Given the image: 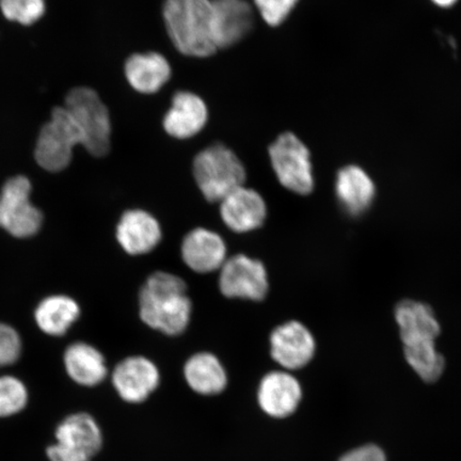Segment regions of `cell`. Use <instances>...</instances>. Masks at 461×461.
Here are the masks:
<instances>
[{
	"label": "cell",
	"instance_id": "obj_1",
	"mask_svg": "<svg viewBox=\"0 0 461 461\" xmlns=\"http://www.w3.org/2000/svg\"><path fill=\"white\" fill-rule=\"evenodd\" d=\"M192 311L185 281L175 274L153 273L140 288V319L154 330L180 336L187 330Z\"/></svg>",
	"mask_w": 461,
	"mask_h": 461
},
{
	"label": "cell",
	"instance_id": "obj_2",
	"mask_svg": "<svg viewBox=\"0 0 461 461\" xmlns=\"http://www.w3.org/2000/svg\"><path fill=\"white\" fill-rule=\"evenodd\" d=\"M164 20L181 54L205 58L216 53L212 0H165Z\"/></svg>",
	"mask_w": 461,
	"mask_h": 461
},
{
	"label": "cell",
	"instance_id": "obj_3",
	"mask_svg": "<svg viewBox=\"0 0 461 461\" xmlns=\"http://www.w3.org/2000/svg\"><path fill=\"white\" fill-rule=\"evenodd\" d=\"M193 172L200 192L210 202H221L244 186L247 177L238 155L221 143L202 149L194 159Z\"/></svg>",
	"mask_w": 461,
	"mask_h": 461
},
{
	"label": "cell",
	"instance_id": "obj_4",
	"mask_svg": "<svg viewBox=\"0 0 461 461\" xmlns=\"http://www.w3.org/2000/svg\"><path fill=\"white\" fill-rule=\"evenodd\" d=\"M63 107L82 132L86 151L95 158L106 157L112 148V120L100 95L88 86H77L67 95Z\"/></svg>",
	"mask_w": 461,
	"mask_h": 461
},
{
	"label": "cell",
	"instance_id": "obj_5",
	"mask_svg": "<svg viewBox=\"0 0 461 461\" xmlns=\"http://www.w3.org/2000/svg\"><path fill=\"white\" fill-rule=\"evenodd\" d=\"M82 144V132L71 113L65 107H55L40 130L34 158L42 169L61 172L70 166L73 149Z\"/></svg>",
	"mask_w": 461,
	"mask_h": 461
},
{
	"label": "cell",
	"instance_id": "obj_6",
	"mask_svg": "<svg viewBox=\"0 0 461 461\" xmlns=\"http://www.w3.org/2000/svg\"><path fill=\"white\" fill-rule=\"evenodd\" d=\"M270 163L282 186L290 192L308 195L315 186L310 149L297 135L284 132L268 149Z\"/></svg>",
	"mask_w": 461,
	"mask_h": 461
},
{
	"label": "cell",
	"instance_id": "obj_7",
	"mask_svg": "<svg viewBox=\"0 0 461 461\" xmlns=\"http://www.w3.org/2000/svg\"><path fill=\"white\" fill-rule=\"evenodd\" d=\"M57 443L46 449L50 461H91L101 452L103 432L89 413L78 412L58 425Z\"/></svg>",
	"mask_w": 461,
	"mask_h": 461
},
{
	"label": "cell",
	"instance_id": "obj_8",
	"mask_svg": "<svg viewBox=\"0 0 461 461\" xmlns=\"http://www.w3.org/2000/svg\"><path fill=\"white\" fill-rule=\"evenodd\" d=\"M32 189L29 178L16 176L0 193V228L17 239L32 238L42 227V212L32 203Z\"/></svg>",
	"mask_w": 461,
	"mask_h": 461
},
{
	"label": "cell",
	"instance_id": "obj_9",
	"mask_svg": "<svg viewBox=\"0 0 461 461\" xmlns=\"http://www.w3.org/2000/svg\"><path fill=\"white\" fill-rule=\"evenodd\" d=\"M218 285L224 297L252 302L263 301L269 291L267 267L245 255L227 258L219 273Z\"/></svg>",
	"mask_w": 461,
	"mask_h": 461
},
{
	"label": "cell",
	"instance_id": "obj_10",
	"mask_svg": "<svg viewBox=\"0 0 461 461\" xmlns=\"http://www.w3.org/2000/svg\"><path fill=\"white\" fill-rule=\"evenodd\" d=\"M112 382L121 400L141 403L158 388L160 373L157 365L146 357L131 356L114 366Z\"/></svg>",
	"mask_w": 461,
	"mask_h": 461
},
{
	"label": "cell",
	"instance_id": "obj_11",
	"mask_svg": "<svg viewBox=\"0 0 461 461\" xmlns=\"http://www.w3.org/2000/svg\"><path fill=\"white\" fill-rule=\"evenodd\" d=\"M269 343L273 360L286 371L301 370L316 353L313 334L297 321L276 327L270 334Z\"/></svg>",
	"mask_w": 461,
	"mask_h": 461
},
{
	"label": "cell",
	"instance_id": "obj_12",
	"mask_svg": "<svg viewBox=\"0 0 461 461\" xmlns=\"http://www.w3.org/2000/svg\"><path fill=\"white\" fill-rule=\"evenodd\" d=\"M258 403L270 418L285 419L297 411L303 389L298 380L286 371L270 372L258 388Z\"/></svg>",
	"mask_w": 461,
	"mask_h": 461
},
{
	"label": "cell",
	"instance_id": "obj_13",
	"mask_svg": "<svg viewBox=\"0 0 461 461\" xmlns=\"http://www.w3.org/2000/svg\"><path fill=\"white\" fill-rule=\"evenodd\" d=\"M221 216L233 232H252L261 228L267 221V202L257 190L244 185L233 190L221 201Z\"/></svg>",
	"mask_w": 461,
	"mask_h": 461
},
{
	"label": "cell",
	"instance_id": "obj_14",
	"mask_svg": "<svg viewBox=\"0 0 461 461\" xmlns=\"http://www.w3.org/2000/svg\"><path fill=\"white\" fill-rule=\"evenodd\" d=\"M212 5L217 50L240 43L255 24L252 5L247 0H212Z\"/></svg>",
	"mask_w": 461,
	"mask_h": 461
},
{
	"label": "cell",
	"instance_id": "obj_15",
	"mask_svg": "<svg viewBox=\"0 0 461 461\" xmlns=\"http://www.w3.org/2000/svg\"><path fill=\"white\" fill-rule=\"evenodd\" d=\"M181 255L186 267L198 274L221 270L227 261L226 241L214 230L195 228L184 238Z\"/></svg>",
	"mask_w": 461,
	"mask_h": 461
},
{
	"label": "cell",
	"instance_id": "obj_16",
	"mask_svg": "<svg viewBox=\"0 0 461 461\" xmlns=\"http://www.w3.org/2000/svg\"><path fill=\"white\" fill-rule=\"evenodd\" d=\"M115 238L128 255L142 256L159 245L163 230L158 219L149 212L130 210L120 218Z\"/></svg>",
	"mask_w": 461,
	"mask_h": 461
},
{
	"label": "cell",
	"instance_id": "obj_17",
	"mask_svg": "<svg viewBox=\"0 0 461 461\" xmlns=\"http://www.w3.org/2000/svg\"><path fill=\"white\" fill-rule=\"evenodd\" d=\"M209 111L206 104L193 92H176L164 118V129L176 140H189L204 129Z\"/></svg>",
	"mask_w": 461,
	"mask_h": 461
},
{
	"label": "cell",
	"instance_id": "obj_18",
	"mask_svg": "<svg viewBox=\"0 0 461 461\" xmlns=\"http://www.w3.org/2000/svg\"><path fill=\"white\" fill-rule=\"evenodd\" d=\"M394 315L403 346L436 342L439 337L440 324L429 304L407 299L396 305Z\"/></svg>",
	"mask_w": 461,
	"mask_h": 461
},
{
	"label": "cell",
	"instance_id": "obj_19",
	"mask_svg": "<svg viewBox=\"0 0 461 461\" xmlns=\"http://www.w3.org/2000/svg\"><path fill=\"white\" fill-rule=\"evenodd\" d=\"M336 194L343 209L350 215L358 216L372 205L376 186L370 175L360 166L348 165L338 172Z\"/></svg>",
	"mask_w": 461,
	"mask_h": 461
},
{
	"label": "cell",
	"instance_id": "obj_20",
	"mask_svg": "<svg viewBox=\"0 0 461 461\" xmlns=\"http://www.w3.org/2000/svg\"><path fill=\"white\" fill-rule=\"evenodd\" d=\"M124 72L131 88L142 95L157 94L171 77L168 60L155 51L131 56Z\"/></svg>",
	"mask_w": 461,
	"mask_h": 461
},
{
	"label": "cell",
	"instance_id": "obj_21",
	"mask_svg": "<svg viewBox=\"0 0 461 461\" xmlns=\"http://www.w3.org/2000/svg\"><path fill=\"white\" fill-rule=\"evenodd\" d=\"M184 378L194 393L203 396L221 394L228 387V374L214 354L201 351L184 366Z\"/></svg>",
	"mask_w": 461,
	"mask_h": 461
},
{
	"label": "cell",
	"instance_id": "obj_22",
	"mask_svg": "<svg viewBox=\"0 0 461 461\" xmlns=\"http://www.w3.org/2000/svg\"><path fill=\"white\" fill-rule=\"evenodd\" d=\"M63 362L68 376L84 387L99 385L108 375L105 357L95 346L84 342L68 346Z\"/></svg>",
	"mask_w": 461,
	"mask_h": 461
},
{
	"label": "cell",
	"instance_id": "obj_23",
	"mask_svg": "<svg viewBox=\"0 0 461 461\" xmlns=\"http://www.w3.org/2000/svg\"><path fill=\"white\" fill-rule=\"evenodd\" d=\"M80 315L79 304L66 295L46 297L39 303L34 319L40 330L51 337H61Z\"/></svg>",
	"mask_w": 461,
	"mask_h": 461
},
{
	"label": "cell",
	"instance_id": "obj_24",
	"mask_svg": "<svg viewBox=\"0 0 461 461\" xmlns=\"http://www.w3.org/2000/svg\"><path fill=\"white\" fill-rule=\"evenodd\" d=\"M408 365L426 383H435L441 377L446 359L437 350L436 342L403 346Z\"/></svg>",
	"mask_w": 461,
	"mask_h": 461
},
{
	"label": "cell",
	"instance_id": "obj_25",
	"mask_svg": "<svg viewBox=\"0 0 461 461\" xmlns=\"http://www.w3.org/2000/svg\"><path fill=\"white\" fill-rule=\"evenodd\" d=\"M25 384L14 376L0 377V418L14 416L27 405Z\"/></svg>",
	"mask_w": 461,
	"mask_h": 461
},
{
	"label": "cell",
	"instance_id": "obj_26",
	"mask_svg": "<svg viewBox=\"0 0 461 461\" xmlns=\"http://www.w3.org/2000/svg\"><path fill=\"white\" fill-rule=\"evenodd\" d=\"M5 19L24 26L34 24L45 14V0H0Z\"/></svg>",
	"mask_w": 461,
	"mask_h": 461
},
{
	"label": "cell",
	"instance_id": "obj_27",
	"mask_svg": "<svg viewBox=\"0 0 461 461\" xmlns=\"http://www.w3.org/2000/svg\"><path fill=\"white\" fill-rule=\"evenodd\" d=\"M299 2L301 0H253L263 21L272 27L284 24Z\"/></svg>",
	"mask_w": 461,
	"mask_h": 461
},
{
	"label": "cell",
	"instance_id": "obj_28",
	"mask_svg": "<svg viewBox=\"0 0 461 461\" xmlns=\"http://www.w3.org/2000/svg\"><path fill=\"white\" fill-rule=\"evenodd\" d=\"M22 339L14 327L0 322V366L14 365L20 359Z\"/></svg>",
	"mask_w": 461,
	"mask_h": 461
},
{
	"label": "cell",
	"instance_id": "obj_29",
	"mask_svg": "<svg viewBox=\"0 0 461 461\" xmlns=\"http://www.w3.org/2000/svg\"><path fill=\"white\" fill-rule=\"evenodd\" d=\"M339 461H387L384 453L376 446H365L354 449L339 459Z\"/></svg>",
	"mask_w": 461,
	"mask_h": 461
},
{
	"label": "cell",
	"instance_id": "obj_30",
	"mask_svg": "<svg viewBox=\"0 0 461 461\" xmlns=\"http://www.w3.org/2000/svg\"><path fill=\"white\" fill-rule=\"evenodd\" d=\"M430 2L437 5L438 8L449 9L454 7L459 0H430Z\"/></svg>",
	"mask_w": 461,
	"mask_h": 461
}]
</instances>
